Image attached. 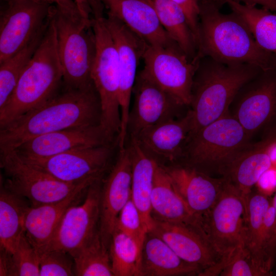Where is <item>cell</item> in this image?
<instances>
[{
  "mask_svg": "<svg viewBox=\"0 0 276 276\" xmlns=\"http://www.w3.org/2000/svg\"><path fill=\"white\" fill-rule=\"evenodd\" d=\"M101 108L95 85L81 89L62 87L41 107L0 129V153L15 150L36 136L71 127L100 124Z\"/></svg>",
  "mask_w": 276,
  "mask_h": 276,
  "instance_id": "6da1fadb",
  "label": "cell"
},
{
  "mask_svg": "<svg viewBox=\"0 0 276 276\" xmlns=\"http://www.w3.org/2000/svg\"><path fill=\"white\" fill-rule=\"evenodd\" d=\"M226 0H200L197 53L228 64L248 63L265 70L276 67V55L261 48L236 13L221 11Z\"/></svg>",
  "mask_w": 276,
  "mask_h": 276,
  "instance_id": "7a4b0ae2",
  "label": "cell"
},
{
  "mask_svg": "<svg viewBox=\"0 0 276 276\" xmlns=\"http://www.w3.org/2000/svg\"><path fill=\"white\" fill-rule=\"evenodd\" d=\"M62 87L63 71L52 15L40 44L11 95L0 108V129L47 103Z\"/></svg>",
  "mask_w": 276,
  "mask_h": 276,
  "instance_id": "3957f363",
  "label": "cell"
},
{
  "mask_svg": "<svg viewBox=\"0 0 276 276\" xmlns=\"http://www.w3.org/2000/svg\"><path fill=\"white\" fill-rule=\"evenodd\" d=\"M261 70L250 64H228L209 57L201 58L192 88L190 136L228 114L229 106L238 91Z\"/></svg>",
  "mask_w": 276,
  "mask_h": 276,
  "instance_id": "277c9868",
  "label": "cell"
},
{
  "mask_svg": "<svg viewBox=\"0 0 276 276\" xmlns=\"http://www.w3.org/2000/svg\"><path fill=\"white\" fill-rule=\"evenodd\" d=\"M250 137L235 116L229 114L200 128L189 138L182 158L186 165L209 175H221L250 145Z\"/></svg>",
  "mask_w": 276,
  "mask_h": 276,
  "instance_id": "5b68a950",
  "label": "cell"
},
{
  "mask_svg": "<svg viewBox=\"0 0 276 276\" xmlns=\"http://www.w3.org/2000/svg\"><path fill=\"white\" fill-rule=\"evenodd\" d=\"M53 19L63 71V87L81 89L94 85L91 72L96 43L91 25L73 18L56 6Z\"/></svg>",
  "mask_w": 276,
  "mask_h": 276,
  "instance_id": "8992f818",
  "label": "cell"
},
{
  "mask_svg": "<svg viewBox=\"0 0 276 276\" xmlns=\"http://www.w3.org/2000/svg\"><path fill=\"white\" fill-rule=\"evenodd\" d=\"M224 179L218 198L199 223L200 232L220 259L211 268L214 274L235 254L244 249L247 201L229 181Z\"/></svg>",
  "mask_w": 276,
  "mask_h": 276,
  "instance_id": "52a82bcc",
  "label": "cell"
},
{
  "mask_svg": "<svg viewBox=\"0 0 276 276\" xmlns=\"http://www.w3.org/2000/svg\"><path fill=\"white\" fill-rule=\"evenodd\" d=\"M103 10L94 12L91 19L96 43L91 78L100 100V124L114 140L120 133L121 124L119 65L117 50L106 24Z\"/></svg>",
  "mask_w": 276,
  "mask_h": 276,
  "instance_id": "ba28073f",
  "label": "cell"
},
{
  "mask_svg": "<svg viewBox=\"0 0 276 276\" xmlns=\"http://www.w3.org/2000/svg\"><path fill=\"white\" fill-rule=\"evenodd\" d=\"M142 71L180 105L190 106L194 76L199 58L191 60L175 41L166 45L149 44Z\"/></svg>",
  "mask_w": 276,
  "mask_h": 276,
  "instance_id": "9c48e42d",
  "label": "cell"
},
{
  "mask_svg": "<svg viewBox=\"0 0 276 276\" xmlns=\"http://www.w3.org/2000/svg\"><path fill=\"white\" fill-rule=\"evenodd\" d=\"M1 167L6 176L4 185L28 199L32 206L61 201L84 181L59 180L26 162L15 150L1 154Z\"/></svg>",
  "mask_w": 276,
  "mask_h": 276,
  "instance_id": "30bf717a",
  "label": "cell"
},
{
  "mask_svg": "<svg viewBox=\"0 0 276 276\" xmlns=\"http://www.w3.org/2000/svg\"><path fill=\"white\" fill-rule=\"evenodd\" d=\"M0 13V63L30 42L51 20L54 6L42 0H5Z\"/></svg>",
  "mask_w": 276,
  "mask_h": 276,
  "instance_id": "8fae6325",
  "label": "cell"
},
{
  "mask_svg": "<svg viewBox=\"0 0 276 276\" xmlns=\"http://www.w3.org/2000/svg\"><path fill=\"white\" fill-rule=\"evenodd\" d=\"M102 185V177L89 185L81 204L67 209L46 251L61 250L72 256L99 232Z\"/></svg>",
  "mask_w": 276,
  "mask_h": 276,
  "instance_id": "7c38bea8",
  "label": "cell"
},
{
  "mask_svg": "<svg viewBox=\"0 0 276 276\" xmlns=\"http://www.w3.org/2000/svg\"><path fill=\"white\" fill-rule=\"evenodd\" d=\"M105 22L114 41L119 65V104L121 129L119 141L124 143L128 136L130 104L137 70L149 44L117 18L107 14Z\"/></svg>",
  "mask_w": 276,
  "mask_h": 276,
  "instance_id": "4fadbf2b",
  "label": "cell"
},
{
  "mask_svg": "<svg viewBox=\"0 0 276 276\" xmlns=\"http://www.w3.org/2000/svg\"><path fill=\"white\" fill-rule=\"evenodd\" d=\"M114 143L46 157L24 158L19 155L26 162L59 180L79 183L103 176L112 156Z\"/></svg>",
  "mask_w": 276,
  "mask_h": 276,
  "instance_id": "5bb4252c",
  "label": "cell"
},
{
  "mask_svg": "<svg viewBox=\"0 0 276 276\" xmlns=\"http://www.w3.org/2000/svg\"><path fill=\"white\" fill-rule=\"evenodd\" d=\"M236 96L234 116L250 137L262 128L276 125V67L262 70Z\"/></svg>",
  "mask_w": 276,
  "mask_h": 276,
  "instance_id": "9a60e30c",
  "label": "cell"
},
{
  "mask_svg": "<svg viewBox=\"0 0 276 276\" xmlns=\"http://www.w3.org/2000/svg\"><path fill=\"white\" fill-rule=\"evenodd\" d=\"M133 102L128 120V135L136 137L143 130L177 118L184 107L143 72L136 76L133 88Z\"/></svg>",
  "mask_w": 276,
  "mask_h": 276,
  "instance_id": "2e32d148",
  "label": "cell"
},
{
  "mask_svg": "<svg viewBox=\"0 0 276 276\" xmlns=\"http://www.w3.org/2000/svg\"><path fill=\"white\" fill-rule=\"evenodd\" d=\"M114 142L99 124L71 127L41 135L24 143L15 150L24 158L46 157Z\"/></svg>",
  "mask_w": 276,
  "mask_h": 276,
  "instance_id": "e0dca14e",
  "label": "cell"
},
{
  "mask_svg": "<svg viewBox=\"0 0 276 276\" xmlns=\"http://www.w3.org/2000/svg\"><path fill=\"white\" fill-rule=\"evenodd\" d=\"M131 159L126 146L124 149H119L114 165L105 181H102L99 232L108 249L119 214L131 196Z\"/></svg>",
  "mask_w": 276,
  "mask_h": 276,
  "instance_id": "ac0fdd59",
  "label": "cell"
},
{
  "mask_svg": "<svg viewBox=\"0 0 276 276\" xmlns=\"http://www.w3.org/2000/svg\"><path fill=\"white\" fill-rule=\"evenodd\" d=\"M164 166L194 217L198 228L201 220L218 198L224 178H214L186 165Z\"/></svg>",
  "mask_w": 276,
  "mask_h": 276,
  "instance_id": "d6986e66",
  "label": "cell"
},
{
  "mask_svg": "<svg viewBox=\"0 0 276 276\" xmlns=\"http://www.w3.org/2000/svg\"><path fill=\"white\" fill-rule=\"evenodd\" d=\"M148 232L162 239L181 259L197 265L202 271L219 261L206 238L193 226L153 218L152 226Z\"/></svg>",
  "mask_w": 276,
  "mask_h": 276,
  "instance_id": "ffe728a7",
  "label": "cell"
},
{
  "mask_svg": "<svg viewBox=\"0 0 276 276\" xmlns=\"http://www.w3.org/2000/svg\"><path fill=\"white\" fill-rule=\"evenodd\" d=\"M192 129V114L171 119L143 130L134 137L152 158L174 162L182 158Z\"/></svg>",
  "mask_w": 276,
  "mask_h": 276,
  "instance_id": "44dd1931",
  "label": "cell"
},
{
  "mask_svg": "<svg viewBox=\"0 0 276 276\" xmlns=\"http://www.w3.org/2000/svg\"><path fill=\"white\" fill-rule=\"evenodd\" d=\"M275 141L276 125L266 130L262 140L251 144L222 175L246 201L260 178L271 167L270 151Z\"/></svg>",
  "mask_w": 276,
  "mask_h": 276,
  "instance_id": "7402d4cb",
  "label": "cell"
},
{
  "mask_svg": "<svg viewBox=\"0 0 276 276\" xmlns=\"http://www.w3.org/2000/svg\"><path fill=\"white\" fill-rule=\"evenodd\" d=\"M98 178L83 181L61 201L28 207L25 216L24 232L39 256L46 251L65 211L77 204L89 185Z\"/></svg>",
  "mask_w": 276,
  "mask_h": 276,
  "instance_id": "603a6c76",
  "label": "cell"
},
{
  "mask_svg": "<svg viewBox=\"0 0 276 276\" xmlns=\"http://www.w3.org/2000/svg\"><path fill=\"white\" fill-rule=\"evenodd\" d=\"M110 15L152 45L173 40L160 24L150 0H100Z\"/></svg>",
  "mask_w": 276,
  "mask_h": 276,
  "instance_id": "cb8c5ba5",
  "label": "cell"
},
{
  "mask_svg": "<svg viewBox=\"0 0 276 276\" xmlns=\"http://www.w3.org/2000/svg\"><path fill=\"white\" fill-rule=\"evenodd\" d=\"M202 271L181 259L160 237L147 232L141 251L140 276L199 275Z\"/></svg>",
  "mask_w": 276,
  "mask_h": 276,
  "instance_id": "d4e9b609",
  "label": "cell"
},
{
  "mask_svg": "<svg viewBox=\"0 0 276 276\" xmlns=\"http://www.w3.org/2000/svg\"><path fill=\"white\" fill-rule=\"evenodd\" d=\"M126 146L131 159V196L139 211L144 228L148 232L153 222L151 194L157 162L146 153L134 136H130Z\"/></svg>",
  "mask_w": 276,
  "mask_h": 276,
  "instance_id": "484cf974",
  "label": "cell"
},
{
  "mask_svg": "<svg viewBox=\"0 0 276 276\" xmlns=\"http://www.w3.org/2000/svg\"><path fill=\"white\" fill-rule=\"evenodd\" d=\"M152 216L155 219L190 225L197 228L196 221L177 191L164 166L155 167L151 194Z\"/></svg>",
  "mask_w": 276,
  "mask_h": 276,
  "instance_id": "4316f807",
  "label": "cell"
},
{
  "mask_svg": "<svg viewBox=\"0 0 276 276\" xmlns=\"http://www.w3.org/2000/svg\"><path fill=\"white\" fill-rule=\"evenodd\" d=\"M272 198L259 190L248 196L244 236V249L263 276L270 275L262 246L263 219Z\"/></svg>",
  "mask_w": 276,
  "mask_h": 276,
  "instance_id": "83f0119b",
  "label": "cell"
},
{
  "mask_svg": "<svg viewBox=\"0 0 276 276\" xmlns=\"http://www.w3.org/2000/svg\"><path fill=\"white\" fill-rule=\"evenodd\" d=\"M25 198L1 182L0 250L12 254L24 232V220L29 206Z\"/></svg>",
  "mask_w": 276,
  "mask_h": 276,
  "instance_id": "f1b7e54d",
  "label": "cell"
},
{
  "mask_svg": "<svg viewBox=\"0 0 276 276\" xmlns=\"http://www.w3.org/2000/svg\"><path fill=\"white\" fill-rule=\"evenodd\" d=\"M158 20L169 36L193 60L197 47L193 33L181 8L172 0H150Z\"/></svg>",
  "mask_w": 276,
  "mask_h": 276,
  "instance_id": "f546056e",
  "label": "cell"
},
{
  "mask_svg": "<svg viewBox=\"0 0 276 276\" xmlns=\"http://www.w3.org/2000/svg\"><path fill=\"white\" fill-rule=\"evenodd\" d=\"M226 4L245 21L259 45L276 55V13L233 0Z\"/></svg>",
  "mask_w": 276,
  "mask_h": 276,
  "instance_id": "4dcf8cb0",
  "label": "cell"
},
{
  "mask_svg": "<svg viewBox=\"0 0 276 276\" xmlns=\"http://www.w3.org/2000/svg\"><path fill=\"white\" fill-rule=\"evenodd\" d=\"M49 24L25 47L0 63V108L13 93L21 74L40 44Z\"/></svg>",
  "mask_w": 276,
  "mask_h": 276,
  "instance_id": "1f68e13d",
  "label": "cell"
},
{
  "mask_svg": "<svg viewBox=\"0 0 276 276\" xmlns=\"http://www.w3.org/2000/svg\"><path fill=\"white\" fill-rule=\"evenodd\" d=\"M72 257L76 275L114 276L109 249L104 244L99 232Z\"/></svg>",
  "mask_w": 276,
  "mask_h": 276,
  "instance_id": "d6a6232c",
  "label": "cell"
},
{
  "mask_svg": "<svg viewBox=\"0 0 276 276\" xmlns=\"http://www.w3.org/2000/svg\"><path fill=\"white\" fill-rule=\"evenodd\" d=\"M109 252L114 276H140V249L130 237L115 228Z\"/></svg>",
  "mask_w": 276,
  "mask_h": 276,
  "instance_id": "836d02e7",
  "label": "cell"
},
{
  "mask_svg": "<svg viewBox=\"0 0 276 276\" xmlns=\"http://www.w3.org/2000/svg\"><path fill=\"white\" fill-rule=\"evenodd\" d=\"M40 257L23 233L12 254H9L8 275L40 276Z\"/></svg>",
  "mask_w": 276,
  "mask_h": 276,
  "instance_id": "e575fe53",
  "label": "cell"
},
{
  "mask_svg": "<svg viewBox=\"0 0 276 276\" xmlns=\"http://www.w3.org/2000/svg\"><path fill=\"white\" fill-rule=\"evenodd\" d=\"M115 228L132 238L141 251L147 232L144 228L139 211L131 196L119 214Z\"/></svg>",
  "mask_w": 276,
  "mask_h": 276,
  "instance_id": "d590c367",
  "label": "cell"
},
{
  "mask_svg": "<svg viewBox=\"0 0 276 276\" xmlns=\"http://www.w3.org/2000/svg\"><path fill=\"white\" fill-rule=\"evenodd\" d=\"M39 257L40 276L75 275L74 260L69 254L52 249L45 251Z\"/></svg>",
  "mask_w": 276,
  "mask_h": 276,
  "instance_id": "8d00e7d4",
  "label": "cell"
},
{
  "mask_svg": "<svg viewBox=\"0 0 276 276\" xmlns=\"http://www.w3.org/2000/svg\"><path fill=\"white\" fill-rule=\"evenodd\" d=\"M218 275L263 276L245 249H241L222 266Z\"/></svg>",
  "mask_w": 276,
  "mask_h": 276,
  "instance_id": "74e56055",
  "label": "cell"
},
{
  "mask_svg": "<svg viewBox=\"0 0 276 276\" xmlns=\"http://www.w3.org/2000/svg\"><path fill=\"white\" fill-rule=\"evenodd\" d=\"M183 10L194 36L196 44L198 36L199 4L200 0H172Z\"/></svg>",
  "mask_w": 276,
  "mask_h": 276,
  "instance_id": "f35d334b",
  "label": "cell"
},
{
  "mask_svg": "<svg viewBox=\"0 0 276 276\" xmlns=\"http://www.w3.org/2000/svg\"><path fill=\"white\" fill-rule=\"evenodd\" d=\"M256 185L258 190L268 196L276 191V167H271L264 172Z\"/></svg>",
  "mask_w": 276,
  "mask_h": 276,
  "instance_id": "ab89813d",
  "label": "cell"
},
{
  "mask_svg": "<svg viewBox=\"0 0 276 276\" xmlns=\"http://www.w3.org/2000/svg\"><path fill=\"white\" fill-rule=\"evenodd\" d=\"M51 4H54L61 11L73 18L77 20L84 19L82 17L77 5L74 0H42ZM87 24V23H86Z\"/></svg>",
  "mask_w": 276,
  "mask_h": 276,
  "instance_id": "60d3db41",
  "label": "cell"
},
{
  "mask_svg": "<svg viewBox=\"0 0 276 276\" xmlns=\"http://www.w3.org/2000/svg\"><path fill=\"white\" fill-rule=\"evenodd\" d=\"M84 20L91 25V16L94 7L99 3V0H74Z\"/></svg>",
  "mask_w": 276,
  "mask_h": 276,
  "instance_id": "b9f144b4",
  "label": "cell"
},
{
  "mask_svg": "<svg viewBox=\"0 0 276 276\" xmlns=\"http://www.w3.org/2000/svg\"><path fill=\"white\" fill-rule=\"evenodd\" d=\"M273 206L274 210L275 219V233L271 243L268 255V264L271 268H272L276 259V191L274 197H273Z\"/></svg>",
  "mask_w": 276,
  "mask_h": 276,
  "instance_id": "7bdbcfd3",
  "label": "cell"
},
{
  "mask_svg": "<svg viewBox=\"0 0 276 276\" xmlns=\"http://www.w3.org/2000/svg\"><path fill=\"white\" fill-rule=\"evenodd\" d=\"M227 2L228 0H226ZM250 5H261L263 7L276 13V0H233Z\"/></svg>",
  "mask_w": 276,
  "mask_h": 276,
  "instance_id": "ee69618b",
  "label": "cell"
}]
</instances>
